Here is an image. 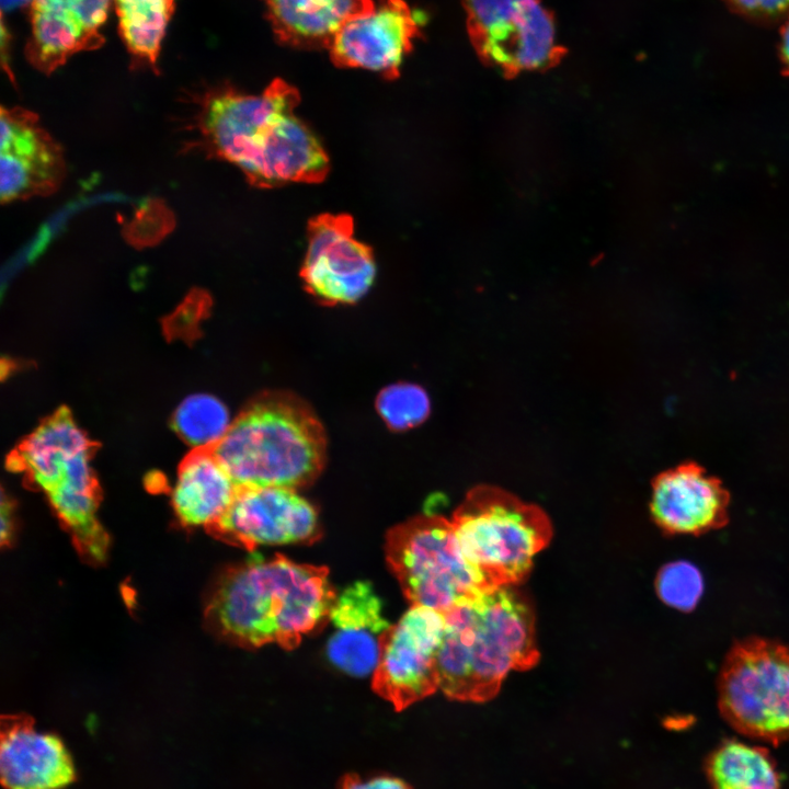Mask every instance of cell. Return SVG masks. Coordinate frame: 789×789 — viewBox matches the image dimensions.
<instances>
[{
    "label": "cell",
    "instance_id": "1",
    "mask_svg": "<svg viewBox=\"0 0 789 789\" xmlns=\"http://www.w3.org/2000/svg\"><path fill=\"white\" fill-rule=\"evenodd\" d=\"M299 92L274 79L262 93L224 84L201 95L195 116L198 145L208 155L239 168L261 188L319 183L329 157L312 129L295 113Z\"/></svg>",
    "mask_w": 789,
    "mask_h": 789
},
{
    "label": "cell",
    "instance_id": "2",
    "mask_svg": "<svg viewBox=\"0 0 789 789\" xmlns=\"http://www.w3.org/2000/svg\"><path fill=\"white\" fill-rule=\"evenodd\" d=\"M335 598L328 568L278 553L253 557L221 576L208 617L220 634L239 645L276 643L293 650L329 621Z\"/></svg>",
    "mask_w": 789,
    "mask_h": 789
},
{
    "label": "cell",
    "instance_id": "3",
    "mask_svg": "<svg viewBox=\"0 0 789 789\" xmlns=\"http://www.w3.org/2000/svg\"><path fill=\"white\" fill-rule=\"evenodd\" d=\"M439 688L450 699L487 701L507 673L536 665L535 617L513 585L489 590L444 611Z\"/></svg>",
    "mask_w": 789,
    "mask_h": 789
},
{
    "label": "cell",
    "instance_id": "4",
    "mask_svg": "<svg viewBox=\"0 0 789 789\" xmlns=\"http://www.w3.org/2000/svg\"><path fill=\"white\" fill-rule=\"evenodd\" d=\"M325 450V433L315 412L285 391L258 396L213 448L238 488L294 490L316 480Z\"/></svg>",
    "mask_w": 789,
    "mask_h": 789
},
{
    "label": "cell",
    "instance_id": "5",
    "mask_svg": "<svg viewBox=\"0 0 789 789\" xmlns=\"http://www.w3.org/2000/svg\"><path fill=\"white\" fill-rule=\"evenodd\" d=\"M94 444L60 408L42 422L9 456V468L23 473L48 498L79 548L101 552L106 535L96 518L99 489L91 467Z\"/></svg>",
    "mask_w": 789,
    "mask_h": 789
},
{
    "label": "cell",
    "instance_id": "6",
    "mask_svg": "<svg viewBox=\"0 0 789 789\" xmlns=\"http://www.w3.org/2000/svg\"><path fill=\"white\" fill-rule=\"evenodd\" d=\"M450 521L464 556L492 588L523 581L552 536L540 507L492 485L470 490Z\"/></svg>",
    "mask_w": 789,
    "mask_h": 789
},
{
    "label": "cell",
    "instance_id": "7",
    "mask_svg": "<svg viewBox=\"0 0 789 789\" xmlns=\"http://www.w3.org/2000/svg\"><path fill=\"white\" fill-rule=\"evenodd\" d=\"M385 550L411 605L444 613L492 590L464 556L453 523L444 516L421 515L393 526L386 535Z\"/></svg>",
    "mask_w": 789,
    "mask_h": 789
},
{
    "label": "cell",
    "instance_id": "8",
    "mask_svg": "<svg viewBox=\"0 0 789 789\" xmlns=\"http://www.w3.org/2000/svg\"><path fill=\"white\" fill-rule=\"evenodd\" d=\"M719 704L739 730L775 739L789 734V648L750 639L728 654L719 678Z\"/></svg>",
    "mask_w": 789,
    "mask_h": 789
},
{
    "label": "cell",
    "instance_id": "9",
    "mask_svg": "<svg viewBox=\"0 0 789 789\" xmlns=\"http://www.w3.org/2000/svg\"><path fill=\"white\" fill-rule=\"evenodd\" d=\"M480 58L507 76L544 70L565 54L541 0H460Z\"/></svg>",
    "mask_w": 789,
    "mask_h": 789
},
{
    "label": "cell",
    "instance_id": "10",
    "mask_svg": "<svg viewBox=\"0 0 789 789\" xmlns=\"http://www.w3.org/2000/svg\"><path fill=\"white\" fill-rule=\"evenodd\" d=\"M444 631L443 611L412 605L382 633L371 687L397 711L439 687L438 652Z\"/></svg>",
    "mask_w": 789,
    "mask_h": 789
},
{
    "label": "cell",
    "instance_id": "11",
    "mask_svg": "<svg viewBox=\"0 0 789 789\" xmlns=\"http://www.w3.org/2000/svg\"><path fill=\"white\" fill-rule=\"evenodd\" d=\"M375 276L373 250L355 239L351 216L321 214L309 220L300 278L316 300L327 306L354 304Z\"/></svg>",
    "mask_w": 789,
    "mask_h": 789
},
{
    "label": "cell",
    "instance_id": "12",
    "mask_svg": "<svg viewBox=\"0 0 789 789\" xmlns=\"http://www.w3.org/2000/svg\"><path fill=\"white\" fill-rule=\"evenodd\" d=\"M211 530L250 551L262 545L312 544L321 536L316 507L296 490L279 487L238 488Z\"/></svg>",
    "mask_w": 789,
    "mask_h": 789
},
{
    "label": "cell",
    "instance_id": "13",
    "mask_svg": "<svg viewBox=\"0 0 789 789\" xmlns=\"http://www.w3.org/2000/svg\"><path fill=\"white\" fill-rule=\"evenodd\" d=\"M421 26L420 16L404 0L374 1L342 24L328 50L340 68H361L396 79Z\"/></svg>",
    "mask_w": 789,
    "mask_h": 789
},
{
    "label": "cell",
    "instance_id": "14",
    "mask_svg": "<svg viewBox=\"0 0 789 789\" xmlns=\"http://www.w3.org/2000/svg\"><path fill=\"white\" fill-rule=\"evenodd\" d=\"M0 173L2 203L46 196L65 175L62 149L41 126L37 114L1 107Z\"/></svg>",
    "mask_w": 789,
    "mask_h": 789
},
{
    "label": "cell",
    "instance_id": "15",
    "mask_svg": "<svg viewBox=\"0 0 789 789\" xmlns=\"http://www.w3.org/2000/svg\"><path fill=\"white\" fill-rule=\"evenodd\" d=\"M730 494L722 481L689 460L659 473L650 502L654 522L668 534L700 535L727 524Z\"/></svg>",
    "mask_w": 789,
    "mask_h": 789
},
{
    "label": "cell",
    "instance_id": "16",
    "mask_svg": "<svg viewBox=\"0 0 789 789\" xmlns=\"http://www.w3.org/2000/svg\"><path fill=\"white\" fill-rule=\"evenodd\" d=\"M112 0H33L31 36L25 54L37 70L49 75L77 53L104 43V25Z\"/></svg>",
    "mask_w": 789,
    "mask_h": 789
},
{
    "label": "cell",
    "instance_id": "17",
    "mask_svg": "<svg viewBox=\"0 0 789 789\" xmlns=\"http://www.w3.org/2000/svg\"><path fill=\"white\" fill-rule=\"evenodd\" d=\"M0 739V775L5 789H62L75 780V766L62 741L37 731L31 719H3Z\"/></svg>",
    "mask_w": 789,
    "mask_h": 789
},
{
    "label": "cell",
    "instance_id": "18",
    "mask_svg": "<svg viewBox=\"0 0 789 789\" xmlns=\"http://www.w3.org/2000/svg\"><path fill=\"white\" fill-rule=\"evenodd\" d=\"M329 620L334 627L327 644L332 664L353 676L374 673L380 638L390 625L369 583L356 582L336 596Z\"/></svg>",
    "mask_w": 789,
    "mask_h": 789
},
{
    "label": "cell",
    "instance_id": "19",
    "mask_svg": "<svg viewBox=\"0 0 789 789\" xmlns=\"http://www.w3.org/2000/svg\"><path fill=\"white\" fill-rule=\"evenodd\" d=\"M237 492L238 485L213 449H195L179 468L171 500L184 525L213 528Z\"/></svg>",
    "mask_w": 789,
    "mask_h": 789
},
{
    "label": "cell",
    "instance_id": "20",
    "mask_svg": "<svg viewBox=\"0 0 789 789\" xmlns=\"http://www.w3.org/2000/svg\"><path fill=\"white\" fill-rule=\"evenodd\" d=\"M276 39L299 49H328L342 24L374 0H263Z\"/></svg>",
    "mask_w": 789,
    "mask_h": 789
},
{
    "label": "cell",
    "instance_id": "21",
    "mask_svg": "<svg viewBox=\"0 0 789 789\" xmlns=\"http://www.w3.org/2000/svg\"><path fill=\"white\" fill-rule=\"evenodd\" d=\"M118 32L135 62L157 71V61L175 0H112Z\"/></svg>",
    "mask_w": 789,
    "mask_h": 789
},
{
    "label": "cell",
    "instance_id": "22",
    "mask_svg": "<svg viewBox=\"0 0 789 789\" xmlns=\"http://www.w3.org/2000/svg\"><path fill=\"white\" fill-rule=\"evenodd\" d=\"M714 789H779V777L768 755L740 742L722 745L710 761Z\"/></svg>",
    "mask_w": 789,
    "mask_h": 789
},
{
    "label": "cell",
    "instance_id": "23",
    "mask_svg": "<svg viewBox=\"0 0 789 789\" xmlns=\"http://www.w3.org/2000/svg\"><path fill=\"white\" fill-rule=\"evenodd\" d=\"M172 425L178 435L195 449H213L224 438L231 422L228 409L219 399L196 393L179 404Z\"/></svg>",
    "mask_w": 789,
    "mask_h": 789
},
{
    "label": "cell",
    "instance_id": "24",
    "mask_svg": "<svg viewBox=\"0 0 789 789\" xmlns=\"http://www.w3.org/2000/svg\"><path fill=\"white\" fill-rule=\"evenodd\" d=\"M376 409L389 428L405 431L427 419L431 403L423 388L400 382L386 387L379 392Z\"/></svg>",
    "mask_w": 789,
    "mask_h": 789
},
{
    "label": "cell",
    "instance_id": "25",
    "mask_svg": "<svg viewBox=\"0 0 789 789\" xmlns=\"http://www.w3.org/2000/svg\"><path fill=\"white\" fill-rule=\"evenodd\" d=\"M175 227V216L160 198L142 203L133 217L123 225L122 233L135 249L155 247Z\"/></svg>",
    "mask_w": 789,
    "mask_h": 789
},
{
    "label": "cell",
    "instance_id": "26",
    "mask_svg": "<svg viewBox=\"0 0 789 789\" xmlns=\"http://www.w3.org/2000/svg\"><path fill=\"white\" fill-rule=\"evenodd\" d=\"M656 590L664 603L687 610L693 608L701 595V575L687 562H673L660 571Z\"/></svg>",
    "mask_w": 789,
    "mask_h": 789
},
{
    "label": "cell",
    "instance_id": "27",
    "mask_svg": "<svg viewBox=\"0 0 789 789\" xmlns=\"http://www.w3.org/2000/svg\"><path fill=\"white\" fill-rule=\"evenodd\" d=\"M735 13L757 22L784 21L789 15V0H723Z\"/></svg>",
    "mask_w": 789,
    "mask_h": 789
},
{
    "label": "cell",
    "instance_id": "28",
    "mask_svg": "<svg viewBox=\"0 0 789 789\" xmlns=\"http://www.w3.org/2000/svg\"><path fill=\"white\" fill-rule=\"evenodd\" d=\"M339 789H411V787L404 780L389 775L371 777L346 775L341 780Z\"/></svg>",
    "mask_w": 789,
    "mask_h": 789
},
{
    "label": "cell",
    "instance_id": "29",
    "mask_svg": "<svg viewBox=\"0 0 789 789\" xmlns=\"http://www.w3.org/2000/svg\"><path fill=\"white\" fill-rule=\"evenodd\" d=\"M779 57L782 71L789 76V15L782 21L780 30Z\"/></svg>",
    "mask_w": 789,
    "mask_h": 789
},
{
    "label": "cell",
    "instance_id": "30",
    "mask_svg": "<svg viewBox=\"0 0 789 789\" xmlns=\"http://www.w3.org/2000/svg\"><path fill=\"white\" fill-rule=\"evenodd\" d=\"M10 505L7 503L5 499H2L1 504V541L4 544L7 540H9L11 536V515H10Z\"/></svg>",
    "mask_w": 789,
    "mask_h": 789
},
{
    "label": "cell",
    "instance_id": "31",
    "mask_svg": "<svg viewBox=\"0 0 789 789\" xmlns=\"http://www.w3.org/2000/svg\"><path fill=\"white\" fill-rule=\"evenodd\" d=\"M33 0H1V9L4 11H12L16 8H22L32 3Z\"/></svg>",
    "mask_w": 789,
    "mask_h": 789
}]
</instances>
